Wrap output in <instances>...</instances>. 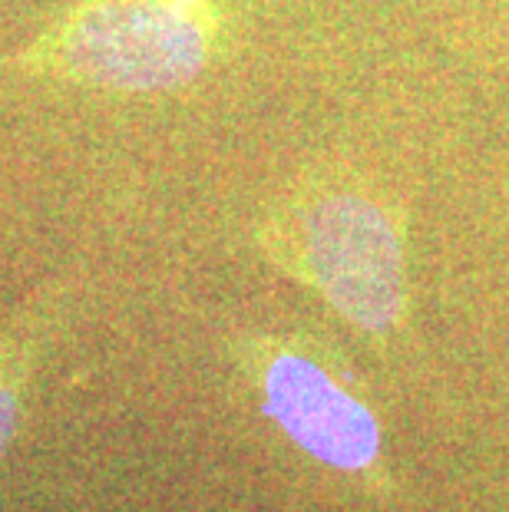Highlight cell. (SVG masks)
Instances as JSON below:
<instances>
[{"label":"cell","instance_id":"3957f363","mask_svg":"<svg viewBox=\"0 0 509 512\" xmlns=\"http://www.w3.org/2000/svg\"><path fill=\"white\" fill-rule=\"evenodd\" d=\"M265 410L301 450L338 470H364L381 450V427L328 367L301 351H268L258 367Z\"/></svg>","mask_w":509,"mask_h":512},{"label":"cell","instance_id":"6da1fadb","mask_svg":"<svg viewBox=\"0 0 509 512\" xmlns=\"http://www.w3.org/2000/svg\"><path fill=\"white\" fill-rule=\"evenodd\" d=\"M219 0H77L17 53L30 76L113 93H162L215 60Z\"/></svg>","mask_w":509,"mask_h":512},{"label":"cell","instance_id":"277c9868","mask_svg":"<svg viewBox=\"0 0 509 512\" xmlns=\"http://www.w3.org/2000/svg\"><path fill=\"white\" fill-rule=\"evenodd\" d=\"M57 308L60 304L53 301L50 308L30 314V318L0 334V456L7 453L10 440H14L20 410H24V390L30 370L37 364L40 344L47 341V331Z\"/></svg>","mask_w":509,"mask_h":512},{"label":"cell","instance_id":"7a4b0ae2","mask_svg":"<svg viewBox=\"0 0 509 512\" xmlns=\"http://www.w3.org/2000/svg\"><path fill=\"white\" fill-rule=\"evenodd\" d=\"M265 242L361 331L384 334L397 324L404 311L400 219L367 182H301L268 212Z\"/></svg>","mask_w":509,"mask_h":512}]
</instances>
